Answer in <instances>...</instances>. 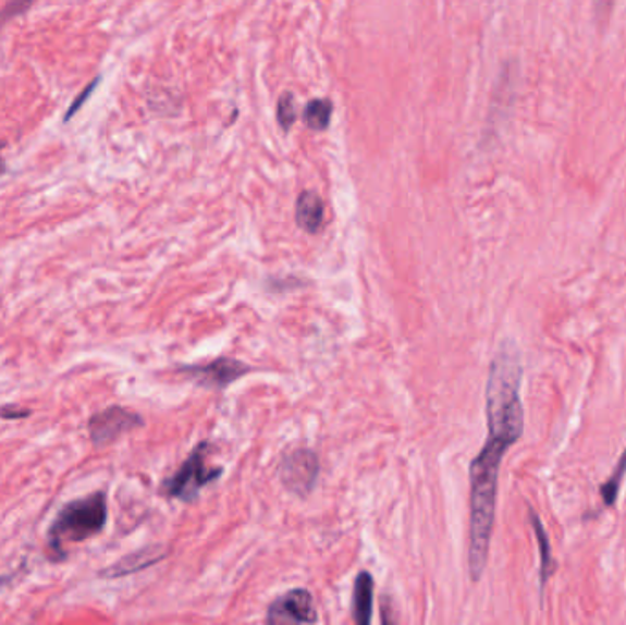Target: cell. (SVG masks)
<instances>
[{
  "label": "cell",
  "instance_id": "cell-8",
  "mask_svg": "<svg viewBox=\"0 0 626 625\" xmlns=\"http://www.w3.org/2000/svg\"><path fill=\"white\" fill-rule=\"evenodd\" d=\"M297 226L306 233H317L324 224V203L316 192L300 193L295 203Z\"/></svg>",
  "mask_w": 626,
  "mask_h": 625
},
{
  "label": "cell",
  "instance_id": "cell-9",
  "mask_svg": "<svg viewBox=\"0 0 626 625\" xmlns=\"http://www.w3.org/2000/svg\"><path fill=\"white\" fill-rule=\"evenodd\" d=\"M167 556L165 547H147V549L133 552L128 556L123 557L120 562L114 563L112 567L105 571V578H121V576H128V574L138 573L142 568L150 567L155 563L161 562Z\"/></svg>",
  "mask_w": 626,
  "mask_h": 625
},
{
  "label": "cell",
  "instance_id": "cell-17",
  "mask_svg": "<svg viewBox=\"0 0 626 625\" xmlns=\"http://www.w3.org/2000/svg\"><path fill=\"white\" fill-rule=\"evenodd\" d=\"M0 169H2V162H0Z\"/></svg>",
  "mask_w": 626,
  "mask_h": 625
},
{
  "label": "cell",
  "instance_id": "cell-6",
  "mask_svg": "<svg viewBox=\"0 0 626 625\" xmlns=\"http://www.w3.org/2000/svg\"><path fill=\"white\" fill-rule=\"evenodd\" d=\"M139 426H144V420L139 415L128 412L125 407L112 406L90 418L88 431H90L94 444L101 448Z\"/></svg>",
  "mask_w": 626,
  "mask_h": 625
},
{
  "label": "cell",
  "instance_id": "cell-16",
  "mask_svg": "<svg viewBox=\"0 0 626 625\" xmlns=\"http://www.w3.org/2000/svg\"><path fill=\"white\" fill-rule=\"evenodd\" d=\"M29 412H26V409H23V412H15V409H2V412H0V417H4V418H23V417H28Z\"/></svg>",
  "mask_w": 626,
  "mask_h": 625
},
{
  "label": "cell",
  "instance_id": "cell-14",
  "mask_svg": "<svg viewBox=\"0 0 626 625\" xmlns=\"http://www.w3.org/2000/svg\"><path fill=\"white\" fill-rule=\"evenodd\" d=\"M297 117L299 114H297L294 94H282L279 103H277V120H279V125L284 133H290V128L294 127L295 122H297Z\"/></svg>",
  "mask_w": 626,
  "mask_h": 625
},
{
  "label": "cell",
  "instance_id": "cell-2",
  "mask_svg": "<svg viewBox=\"0 0 626 625\" xmlns=\"http://www.w3.org/2000/svg\"><path fill=\"white\" fill-rule=\"evenodd\" d=\"M109 517V504L103 492L77 499L59 512L48 532V547L56 562L66 556V544L81 543L98 536Z\"/></svg>",
  "mask_w": 626,
  "mask_h": 625
},
{
  "label": "cell",
  "instance_id": "cell-15",
  "mask_svg": "<svg viewBox=\"0 0 626 625\" xmlns=\"http://www.w3.org/2000/svg\"><path fill=\"white\" fill-rule=\"evenodd\" d=\"M615 0H593V17L599 26L609 23L612 10H614Z\"/></svg>",
  "mask_w": 626,
  "mask_h": 625
},
{
  "label": "cell",
  "instance_id": "cell-4",
  "mask_svg": "<svg viewBox=\"0 0 626 625\" xmlns=\"http://www.w3.org/2000/svg\"><path fill=\"white\" fill-rule=\"evenodd\" d=\"M282 485L295 495H308L319 477V458L308 448L287 453L279 466Z\"/></svg>",
  "mask_w": 626,
  "mask_h": 625
},
{
  "label": "cell",
  "instance_id": "cell-3",
  "mask_svg": "<svg viewBox=\"0 0 626 625\" xmlns=\"http://www.w3.org/2000/svg\"><path fill=\"white\" fill-rule=\"evenodd\" d=\"M209 453H211V444L207 440L195 446L189 457L185 458L184 464L180 466L179 471L171 475L161 485L163 495L180 499L184 503H195L200 495L201 488L217 481L220 475L224 474V468H209L207 466Z\"/></svg>",
  "mask_w": 626,
  "mask_h": 625
},
{
  "label": "cell",
  "instance_id": "cell-13",
  "mask_svg": "<svg viewBox=\"0 0 626 625\" xmlns=\"http://www.w3.org/2000/svg\"><path fill=\"white\" fill-rule=\"evenodd\" d=\"M626 475V450L621 455L619 461L615 464L614 471L610 474L609 479L601 487V498H603L606 506H614L617 503V495H619L621 485Z\"/></svg>",
  "mask_w": 626,
  "mask_h": 625
},
{
  "label": "cell",
  "instance_id": "cell-10",
  "mask_svg": "<svg viewBox=\"0 0 626 625\" xmlns=\"http://www.w3.org/2000/svg\"><path fill=\"white\" fill-rule=\"evenodd\" d=\"M373 605V578L372 574L361 571L354 581V597H352V614L354 622L359 625L370 624Z\"/></svg>",
  "mask_w": 626,
  "mask_h": 625
},
{
  "label": "cell",
  "instance_id": "cell-12",
  "mask_svg": "<svg viewBox=\"0 0 626 625\" xmlns=\"http://www.w3.org/2000/svg\"><path fill=\"white\" fill-rule=\"evenodd\" d=\"M333 105L330 99L317 98L311 99L310 103L306 105L303 118L308 128L316 131V133H324L330 127V120H332Z\"/></svg>",
  "mask_w": 626,
  "mask_h": 625
},
{
  "label": "cell",
  "instance_id": "cell-7",
  "mask_svg": "<svg viewBox=\"0 0 626 625\" xmlns=\"http://www.w3.org/2000/svg\"><path fill=\"white\" fill-rule=\"evenodd\" d=\"M270 624H314L317 622L314 598L306 589H292L268 608Z\"/></svg>",
  "mask_w": 626,
  "mask_h": 625
},
{
  "label": "cell",
  "instance_id": "cell-11",
  "mask_svg": "<svg viewBox=\"0 0 626 625\" xmlns=\"http://www.w3.org/2000/svg\"><path fill=\"white\" fill-rule=\"evenodd\" d=\"M529 522H531L535 536H537V543H539L540 592H542L544 591V587H547L550 576L557 571V562H555V556L552 554V543H550L547 530L542 527V522H540V517L535 514L533 508H529Z\"/></svg>",
  "mask_w": 626,
  "mask_h": 625
},
{
  "label": "cell",
  "instance_id": "cell-1",
  "mask_svg": "<svg viewBox=\"0 0 626 625\" xmlns=\"http://www.w3.org/2000/svg\"><path fill=\"white\" fill-rule=\"evenodd\" d=\"M523 359L512 340L500 343L489 367L486 388L488 440L482 452L469 466L471 510H469V576L482 578L488 565L489 547L493 536L496 492L502 458L524 433V407L520 400Z\"/></svg>",
  "mask_w": 626,
  "mask_h": 625
},
{
  "label": "cell",
  "instance_id": "cell-5",
  "mask_svg": "<svg viewBox=\"0 0 626 625\" xmlns=\"http://www.w3.org/2000/svg\"><path fill=\"white\" fill-rule=\"evenodd\" d=\"M249 371H251L249 365L233 358H217L209 364L185 365L180 369L185 378L198 383L200 388L217 389V391L230 388L231 383L236 382Z\"/></svg>",
  "mask_w": 626,
  "mask_h": 625
}]
</instances>
